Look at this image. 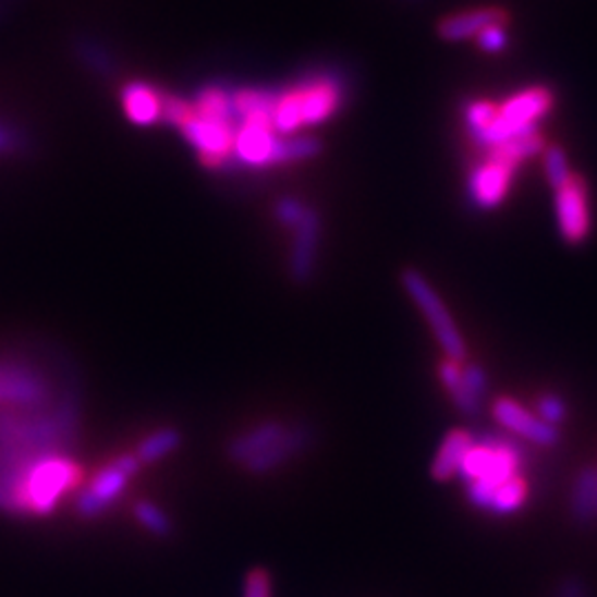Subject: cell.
Returning a JSON list of instances; mask_svg holds the SVG:
<instances>
[{"mask_svg":"<svg viewBox=\"0 0 597 597\" xmlns=\"http://www.w3.org/2000/svg\"><path fill=\"white\" fill-rule=\"evenodd\" d=\"M350 92V78L341 66L308 69L292 85L279 87L272 111L277 135H296L334 118Z\"/></svg>","mask_w":597,"mask_h":597,"instance_id":"cell-1","label":"cell"},{"mask_svg":"<svg viewBox=\"0 0 597 597\" xmlns=\"http://www.w3.org/2000/svg\"><path fill=\"white\" fill-rule=\"evenodd\" d=\"M522 467H525V452H522L520 442L487 431L474 438L456 476L465 483L467 500L476 509L487 511L494 494L507 483L520 478Z\"/></svg>","mask_w":597,"mask_h":597,"instance_id":"cell-2","label":"cell"},{"mask_svg":"<svg viewBox=\"0 0 597 597\" xmlns=\"http://www.w3.org/2000/svg\"><path fill=\"white\" fill-rule=\"evenodd\" d=\"M551 107L553 94L547 87L525 89L511 96L507 102L498 105V111L489 126L476 135H470V139L485 154L511 137L538 129V122L551 111Z\"/></svg>","mask_w":597,"mask_h":597,"instance_id":"cell-3","label":"cell"},{"mask_svg":"<svg viewBox=\"0 0 597 597\" xmlns=\"http://www.w3.org/2000/svg\"><path fill=\"white\" fill-rule=\"evenodd\" d=\"M401 285L412 302L416 304V308L421 310L427 326L431 328L436 343L444 352V358L465 363V358H467L465 339H463L452 313L447 310L442 296L429 283V279L416 268H405L401 272Z\"/></svg>","mask_w":597,"mask_h":597,"instance_id":"cell-4","label":"cell"},{"mask_svg":"<svg viewBox=\"0 0 597 597\" xmlns=\"http://www.w3.org/2000/svg\"><path fill=\"white\" fill-rule=\"evenodd\" d=\"M81 478V467L66 456H47L38 461L25 476L19 494L23 511L47 515L51 513L60 498L76 487Z\"/></svg>","mask_w":597,"mask_h":597,"instance_id":"cell-5","label":"cell"},{"mask_svg":"<svg viewBox=\"0 0 597 597\" xmlns=\"http://www.w3.org/2000/svg\"><path fill=\"white\" fill-rule=\"evenodd\" d=\"M178 131L193 146V151L199 156L204 167L212 171H229L237 131L231 120L199 113L191 107Z\"/></svg>","mask_w":597,"mask_h":597,"instance_id":"cell-6","label":"cell"},{"mask_svg":"<svg viewBox=\"0 0 597 597\" xmlns=\"http://www.w3.org/2000/svg\"><path fill=\"white\" fill-rule=\"evenodd\" d=\"M49 401L51 386L40 367L19 356H0V407L40 410Z\"/></svg>","mask_w":597,"mask_h":597,"instance_id":"cell-7","label":"cell"},{"mask_svg":"<svg viewBox=\"0 0 597 597\" xmlns=\"http://www.w3.org/2000/svg\"><path fill=\"white\" fill-rule=\"evenodd\" d=\"M142 470V463L137 461L135 452L133 454H120L115 461L105 465L94 480L81 491L76 500V511L83 517H98L105 513L126 489L133 476Z\"/></svg>","mask_w":597,"mask_h":597,"instance_id":"cell-8","label":"cell"},{"mask_svg":"<svg viewBox=\"0 0 597 597\" xmlns=\"http://www.w3.org/2000/svg\"><path fill=\"white\" fill-rule=\"evenodd\" d=\"M279 137L270 120H244L235 131L233 158L229 171L272 169L277 167Z\"/></svg>","mask_w":597,"mask_h":597,"instance_id":"cell-9","label":"cell"},{"mask_svg":"<svg viewBox=\"0 0 597 597\" xmlns=\"http://www.w3.org/2000/svg\"><path fill=\"white\" fill-rule=\"evenodd\" d=\"M321 237H324V219L319 208L308 206L302 221L292 229V246L288 257V272L290 279L298 285H306L313 281L317 264H319V251H321Z\"/></svg>","mask_w":597,"mask_h":597,"instance_id":"cell-10","label":"cell"},{"mask_svg":"<svg viewBox=\"0 0 597 597\" xmlns=\"http://www.w3.org/2000/svg\"><path fill=\"white\" fill-rule=\"evenodd\" d=\"M556 217L564 242L582 244L590 231L588 188L584 178L575 175L556 191Z\"/></svg>","mask_w":597,"mask_h":597,"instance_id":"cell-11","label":"cell"},{"mask_svg":"<svg viewBox=\"0 0 597 597\" xmlns=\"http://www.w3.org/2000/svg\"><path fill=\"white\" fill-rule=\"evenodd\" d=\"M491 414L500 427H504L511 436L525 438L538 447H556L560 442V429L547 425L538 414L527 410L522 403L502 397L494 403Z\"/></svg>","mask_w":597,"mask_h":597,"instance_id":"cell-12","label":"cell"},{"mask_svg":"<svg viewBox=\"0 0 597 597\" xmlns=\"http://www.w3.org/2000/svg\"><path fill=\"white\" fill-rule=\"evenodd\" d=\"M515 169L498 162L494 158H485L480 165H476L467 180V195L470 202L480 210H491L500 206L511 188Z\"/></svg>","mask_w":597,"mask_h":597,"instance_id":"cell-13","label":"cell"},{"mask_svg":"<svg viewBox=\"0 0 597 597\" xmlns=\"http://www.w3.org/2000/svg\"><path fill=\"white\" fill-rule=\"evenodd\" d=\"M491 25H509V12L500 8H476L467 12H459L444 16L436 32L444 42H463L467 38H476L483 29Z\"/></svg>","mask_w":597,"mask_h":597,"instance_id":"cell-14","label":"cell"},{"mask_svg":"<svg viewBox=\"0 0 597 597\" xmlns=\"http://www.w3.org/2000/svg\"><path fill=\"white\" fill-rule=\"evenodd\" d=\"M126 118L137 126H154L162 120V92L148 83H126L120 92Z\"/></svg>","mask_w":597,"mask_h":597,"instance_id":"cell-15","label":"cell"},{"mask_svg":"<svg viewBox=\"0 0 597 597\" xmlns=\"http://www.w3.org/2000/svg\"><path fill=\"white\" fill-rule=\"evenodd\" d=\"M285 431H288V425L279 423V421H264L259 425H253L251 429H246L244 434L233 438V442L229 447V456L235 463L246 465L248 461H253L255 456L266 452L268 447L279 442Z\"/></svg>","mask_w":597,"mask_h":597,"instance_id":"cell-16","label":"cell"},{"mask_svg":"<svg viewBox=\"0 0 597 597\" xmlns=\"http://www.w3.org/2000/svg\"><path fill=\"white\" fill-rule=\"evenodd\" d=\"M476 434L470 429H452L447 434L438 447V452L431 463V476L436 480H450L456 478L465 454L470 452V447L474 444Z\"/></svg>","mask_w":597,"mask_h":597,"instance_id":"cell-17","label":"cell"},{"mask_svg":"<svg viewBox=\"0 0 597 597\" xmlns=\"http://www.w3.org/2000/svg\"><path fill=\"white\" fill-rule=\"evenodd\" d=\"M438 379L440 386L444 388V392L450 394L452 403L456 405V410L467 416V418H478L483 412V401H478L465 386L463 381V363L461 361H452L444 358L438 365Z\"/></svg>","mask_w":597,"mask_h":597,"instance_id":"cell-18","label":"cell"},{"mask_svg":"<svg viewBox=\"0 0 597 597\" xmlns=\"http://www.w3.org/2000/svg\"><path fill=\"white\" fill-rule=\"evenodd\" d=\"M306 442H308V429L306 427H288V431L283 434V438L279 442L268 447L266 452H261L259 456L248 461L244 467L253 474L272 472L279 465H283L290 456L302 452L306 447Z\"/></svg>","mask_w":597,"mask_h":597,"instance_id":"cell-19","label":"cell"},{"mask_svg":"<svg viewBox=\"0 0 597 597\" xmlns=\"http://www.w3.org/2000/svg\"><path fill=\"white\" fill-rule=\"evenodd\" d=\"M571 517L586 527L597 522V467H584L571 487Z\"/></svg>","mask_w":597,"mask_h":597,"instance_id":"cell-20","label":"cell"},{"mask_svg":"<svg viewBox=\"0 0 597 597\" xmlns=\"http://www.w3.org/2000/svg\"><path fill=\"white\" fill-rule=\"evenodd\" d=\"M73 49H76V58L78 62L89 69L94 76L98 78H113L120 64H118V58L115 53L102 42L98 40L96 36H89V34H81L76 38V42H73Z\"/></svg>","mask_w":597,"mask_h":597,"instance_id":"cell-21","label":"cell"},{"mask_svg":"<svg viewBox=\"0 0 597 597\" xmlns=\"http://www.w3.org/2000/svg\"><path fill=\"white\" fill-rule=\"evenodd\" d=\"M182 444V434L175 427H160L139 440L135 456L142 465H154L171 456Z\"/></svg>","mask_w":597,"mask_h":597,"instance_id":"cell-22","label":"cell"},{"mask_svg":"<svg viewBox=\"0 0 597 597\" xmlns=\"http://www.w3.org/2000/svg\"><path fill=\"white\" fill-rule=\"evenodd\" d=\"M133 515H135V520L139 522V525H142L148 534H154L156 538H167V536L173 532V522H171V517H169L158 504H154V502H148V500L135 502Z\"/></svg>","mask_w":597,"mask_h":597,"instance_id":"cell-23","label":"cell"},{"mask_svg":"<svg viewBox=\"0 0 597 597\" xmlns=\"http://www.w3.org/2000/svg\"><path fill=\"white\" fill-rule=\"evenodd\" d=\"M545 175H547V182L553 191L562 188L571 178H573V171L569 169V160H566V154L564 148L560 146H547L545 148Z\"/></svg>","mask_w":597,"mask_h":597,"instance_id":"cell-24","label":"cell"},{"mask_svg":"<svg viewBox=\"0 0 597 597\" xmlns=\"http://www.w3.org/2000/svg\"><path fill=\"white\" fill-rule=\"evenodd\" d=\"M306 208H308L306 202H302V199L294 197V195H283V197H279V199L275 202L272 212H275L277 223H281L283 229H290V231H292V229L296 227V223L302 221Z\"/></svg>","mask_w":597,"mask_h":597,"instance_id":"cell-25","label":"cell"},{"mask_svg":"<svg viewBox=\"0 0 597 597\" xmlns=\"http://www.w3.org/2000/svg\"><path fill=\"white\" fill-rule=\"evenodd\" d=\"M536 414L551 427H560L566 416H569V405L564 403L562 397L553 394V392H547V394H540L538 401H536Z\"/></svg>","mask_w":597,"mask_h":597,"instance_id":"cell-26","label":"cell"},{"mask_svg":"<svg viewBox=\"0 0 597 597\" xmlns=\"http://www.w3.org/2000/svg\"><path fill=\"white\" fill-rule=\"evenodd\" d=\"M498 111L496 102L489 100H474L465 107V126H467V135H476L483 129L489 126V122L494 120Z\"/></svg>","mask_w":597,"mask_h":597,"instance_id":"cell-27","label":"cell"},{"mask_svg":"<svg viewBox=\"0 0 597 597\" xmlns=\"http://www.w3.org/2000/svg\"><path fill=\"white\" fill-rule=\"evenodd\" d=\"M25 135L12 124L0 122V156H16L25 151Z\"/></svg>","mask_w":597,"mask_h":597,"instance_id":"cell-28","label":"cell"},{"mask_svg":"<svg viewBox=\"0 0 597 597\" xmlns=\"http://www.w3.org/2000/svg\"><path fill=\"white\" fill-rule=\"evenodd\" d=\"M463 381L467 386V390L478 399V401H485L487 397V390H489V383H487V375L485 369L476 363H463Z\"/></svg>","mask_w":597,"mask_h":597,"instance_id":"cell-29","label":"cell"},{"mask_svg":"<svg viewBox=\"0 0 597 597\" xmlns=\"http://www.w3.org/2000/svg\"><path fill=\"white\" fill-rule=\"evenodd\" d=\"M476 42L487 53H500L507 47V25H491L476 36Z\"/></svg>","mask_w":597,"mask_h":597,"instance_id":"cell-30","label":"cell"},{"mask_svg":"<svg viewBox=\"0 0 597 597\" xmlns=\"http://www.w3.org/2000/svg\"><path fill=\"white\" fill-rule=\"evenodd\" d=\"M551 597H590V588L584 577L580 575H566L558 582Z\"/></svg>","mask_w":597,"mask_h":597,"instance_id":"cell-31","label":"cell"},{"mask_svg":"<svg viewBox=\"0 0 597 597\" xmlns=\"http://www.w3.org/2000/svg\"><path fill=\"white\" fill-rule=\"evenodd\" d=\"M244 597H272V588H270V577L264 571H253L246 577V586H244Z\"/></svg>","mask_w":597,"mask_h":597,"instance_id":"cell-32","label":"cell"},{"mask_svg":"<svg viewBox=\"0 0 597 597\" xmlns=\"http://www.w3.org/2000/svg\"><path fill=\"white\" fill-rule=\"evenodd\" d=\"M0 511H19L12 496L5 491L3 485H0Z\"/></svg>","mask_w":597,"mask_h":597,"instance_id":"cell-33","label":"cell"},{"mask_svg":"<svg viewBox=\"0 0 597 597\" xmlns=\"http://www.w3.org/2000/svg\"><path fill=\"white\" fill-rule=\"evenodd\" d=\"M407 3H418V0H407Z\"/></svg>","mask_w":597,"mask_h":597,"instance_id":"cell-34","label":"cell"}]
</instances>
